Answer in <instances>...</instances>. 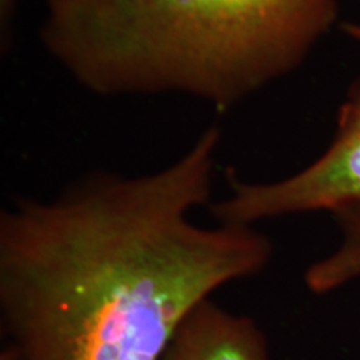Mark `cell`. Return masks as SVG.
I'll use <instances>...</instances> for the list:
<instances>
[{"label": "cell", "instance_id": "6da1fadb", "mask_svg": "<svg viewBox=\"0 0 360 360\" xmlns=\"http://www.w3.org/2000/svg\"><path fill=\"white\" fill-rule=\"evenodd\" d=\"M217 127L153 174L95 172L0 214V314L18 360H162L181 322L226 284L263 270L270 240L214 227Z\"/></svg>", "mask_w": 360, "mask_h": 360}, {"label": "cell", "instance_id": "7a4b0ae2", "mask_svg": "<svg viewBox=\"0 0 360 360\" xmlns=\"http://www.w3.org/2000/svg\"><path fill=\"white\" fill-rule=\"evenodd\" d=\"M41 39L99 95L176 92L230 110L292 72L339 0H44Z\"/></svg>", "mask_w": 360, "mask_h": 360}, {"label": "cell", "instance_id": "3957f363", "mask_svg": "<svg viewBox=\"0 0 360 360\" xmlns=\"http://www.w3.org/2000/svg\"><path fill=\"white\" fill-rule=\"evenodd\" d=\"M231 193L208 210L223 224L252 226L267 219L360 205V77L342 103L334 139L309 167L285 179L248 183L227 172Z\"/></svg>", "mask_w": 360, "mask_h": 360}, {"label": "cell", "instance_id": "277c9868", "mask_svg": "<svg viewBox=\"0 0 360 360\" xmlns=\"http://www.w3.org/2000/svg\"><path fill=\"white\" fill-rule=\"evenodd\" d=\"M162 360L271 359L257 323L207 299L181 322Z\"/></svg>", "mask_w": 360, "mask_h": 360}, {"label": "cell", "instance_id": "5b68a950", "mask_svg": "<svg viewBox=\"0 0 360 360\" xmlns=\"http://www.w3.org/2000/svg\"><path fill=\"white\" fill-rule=\"evenodd\" d=\"M343 31L347 34L349 38L354 39L360 44V25L358 23H345Z\"/></svg>", "mask_w": 360, "mask_h": 360}, {"label": "cell", "instance_id": "8992f818", "mask_svg": "<svg viewBox=\"0 0 360 360\" xmlns=\"http://www.w3.org/2000/svg\"><path fill=\"white\" fill-rule=\"evenodd\" d=\"M0 360H18L16 359V356L13 355V351L10 349L8 347H6V349L1 352V356H0Z\"/></svg>", "mask_w": 360, "mask_h": 360}]
</instances>
